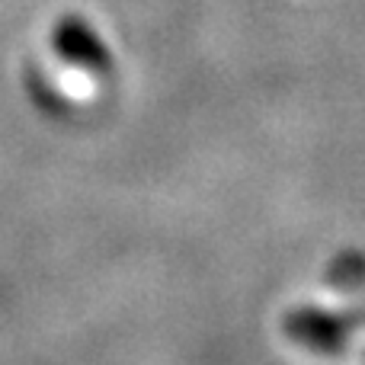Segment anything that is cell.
Returning a JSON list of instances; mask_svg holds the SVG:
<instances>
[{
	"label": "cell",
	"instance_id": "6da1fadb",
	"mask_svg": "<svg viewBox=\"0 0 365 365\" xmlns=\"http://www.w3.org/2000/svg\"><path fill=\"white\" fill-rule=\"evenodd\" d=\"M51 45L58 48V55L64 61H71L74 68L87 71H103L109 68V51L103 48V42L96 38V32L83 23L81 16H64L51 32Z\"/></svg>",
	"mask_w": 365,
	"mask_h": 365
}]
</instances>
